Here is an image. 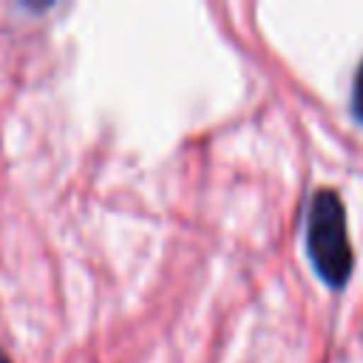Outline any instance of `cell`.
Wrapping results in <instances>:
<instances>
[{
    "label": "cell",
    "instance_id": "cell-1",
    "mask_svg": "<svg viewBox=\"0 0 363 363\" xmlns=\"http://www.w3.org/2000/svg\"><path fill=\"white\" fill-rule=\"evenodd\" d=\"M306 252L318 272V278L340 289L354 267L349 227H346V207L340 196L329 187L318 190L306 210Z\"/></svg>",
    "mask_w": 363,
    "mask_h": 363
},
{
    "label": "cell",
    "instance_id": "cell-2",
    "mask_svg": "<svg viewBox=\"0 0 363 363\" xmlns=\"http://www.w3.org/2000/svg\"><path fill=\"white\" fill-rule=\"evenodd\" d=\"M352 113L363 122V60H360V65H357L354 85H352Z\"/></svg>",
    "mask_w": 363,
    "mask_h": 363
},
{
    "label": "cell",
    "instance_id": "cell-3",
    "mask_svg": "<svg viewBox=\"0 0 363 363\" xmlns=\"http://www.w3.org/2000/svg\"><path fill=\"white\" fill-rule=\"evenodd\" d=\"M0 363H11V360H9V354H6L3 349H0Z\"/></svg>",
    "mask_w": 363,
    "mask_h": 363
}]
</instances>
